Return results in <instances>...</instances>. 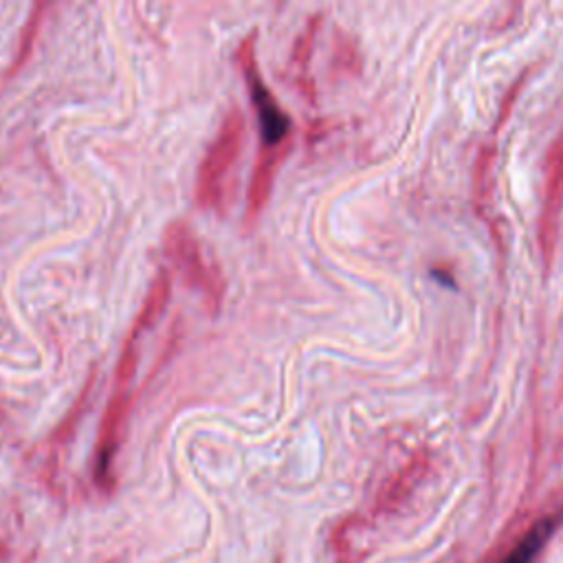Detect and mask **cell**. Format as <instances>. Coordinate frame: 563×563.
Here are the masks:
<instances>
[{
	"instance_id": "cell-1",
	"label": "cell",
	"mask_w": 563,
	"mask_h": 563,
	"mask_svg": "<svg viewBox=\"0 0 563 563\" xmlns=\"http://www.w3.org/2000/svg\"><path fill=\"white\" fill-rule=\"evenodd\" d=\"M246 141V117L242 108L233 106L213 141L209 143L196 174V202L205 209H224L231 174L242 156Z\"/></svg>"
},
{
	"instance_id": "cell-2",
	"label": "cell",
	"mask_w": 563,
	"mask_h": 563,
	"mask_svg": "<svg viewBox=\"0 0 563 563\" xmlns=\"http://www.w3.org/2000/svg\"><path fill=\"white\" fill-rule=\"evenodd\" d=\"M163 251L183 282L205 297L211 312H218L227 286L222 271L207 255L202 242L185 220H174L165 227Z\"/></svg>"
},
{
	"instance_id": "cell-3",
	"label": "cell",
	"mask_w": 563,
	"mask_h": 563,
	"mask_svg": "<svg viewBox=\"0 0 563 563\" xmlns=\"http://www.w3.org/2000/svg\"><path fill=\"white\" fill-rule=\"evenodd\" d=\"M238 64L242 68L244 81L249 86V95L253 99V108L257 112L260 121V134H262V147H279L290 143V130L292 121L275 99V95L264 84V77L257 66L255 57V33L246 35L244 42L238 48Z\"/></svg>"
},
{
	"instance_id": "cell-4",
	"label": "cell",
	"mask_w": 563,
	"mask_h": 563,
	"mask_svg": "<svg viewBox=\"0 0 563 563\" xmlns=\"http://www.w3.org/2000/svg\"><path fill=\"white\" fill-rule=\"evenodd\" d=\"M130 409H132V383L114 380L112 394L101 416L99 435H97V477L99 479H110V464L123 440Z\"/></svg>"
},
{
	"instance_id": "cell-5",
	"label": "cell",
	"mask_w": 563,
	"mask_h": 563,
	"mask_svg": "<svg viewBox=\"0 0 563 563\" xmlns=\"http://www.w3.org/2000/svg\"><path fill=\"white\" fill-rule=\"evenodd\" d=\"M290 143L279 145V147H262L260 156L253 165V174L249 180V191H246V218H255L262 207L268 200V194L273 189V180L277 174V167L282 165L284 156L288 154Z\"/></svg>"
},
{
	"instance_id": "cell-6",
	"label": "cell",
	"mask_w": 563,
	"mask_h": 563,
	"mask_svg": "<svg viewBox=\"0 0 563 563\" xmlns=\"http://www.w3.org/2000/svg\"><path fill=\"white\" fill-rule=\"evenodd\" d=\"M550 532H552V521L550 519H543V521L534 523L499 563H532L537 559L539 550L545 545Z\"/></svg>"
},
{
	"instance_id": "cell-7",
	"label": "cell",
	"mask_w": 563,
	"mask_h": 563,
	"mask_svg": "<svg viewBox=\"0 0 563 563\" xmlns=\"http://www.w3.org/2000/svg\"><path fill=\"white\" fill-rule=\"evenodd\" d=\"M554 167H552V183H550V194L554 196L563 187V145L561 152L554 156Z\"/></svg>"
}]
</instances>
